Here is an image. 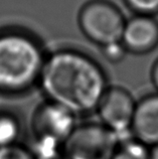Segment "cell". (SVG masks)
Returning <instances> with one entry per match:
<instances>
[{
	"mask_svg": "<svg viewBox=\"0 0 158 159\" xmlns=\"http://www.w3.org/2000/svg\"><path fill=\"white\" fill-rule=\"evenodd\" d=\"M38 84L47 100L76 115L97 110L108 90L101 66L74 51L56 52L45 58Z\"/></svg>",
	"mask_w": 158,
	"mask_h": 159,
	"instance_id": "obj_1",
	"label": "cell"
},
{
	"mask_svg": "<svg viewBox=\"0 0 158 159\" xmlns=\"http://www.w3.org/2000/svg\"><path fill=\"white\" fill-rule=\"evenodd\" d=\"M45 57L39 44L21 31L0 33V93L20 94L38 84Z\"/></svg>",
	"mask_w": 158,
	"mask_h": 159,
	"instance_id": "obj_2",
	"label": "cell"
},
{
	"mask_svg": "<svg viewBox=\"0 0 158 159\" xmlns=\"http://www.w3.org/2000/svg\"><path fill=\"white\" fill-rule=\"evenodd\" d=\"M79 22L85 35L102 47L120 43L126 24L121 12L103 0L86 4L80 12Z\"/></svg>",
	"mask_w": 158,
	"mask_h": 159,
	"instance_id": "obj_3",
	"label": "cell"
},
{
	"mask_svg": "<svg viewBox=\"0 0 158 159\" xmlns=\"http://www.w3.org/2000/svg\"><path fill=\"white\" fill-rule=\"evenodd\" d=\"M76 116L60 104L48 100L41 103L33 112L30 121L34 143L65 146L78 126Z\"/></svg>",
	"mask_w": 158,
	"mask_h": 159,
	"instance_id": "obj_4",
	"label": "cell"
},
{
	"mask_svg": "<svg viewBox=\"0 0 158 159\" xmlns=\"http://www.w3.org/2000/svg\"><path fill=\"white\" fill-rule=\"evenodd\" d=\"M119 136L101 123L78 125L64 146L70 159H112Z\"/></svg>",
	"mask_w": 158,
	"mask_h": 159,
	"instance_id": "obj_5",
	"label": "cell"
},
{
	"mask_svg": "<svg viewBox=\"0 0 158 159\" xmlns=\"http://www.w3.org/2000/svg\"><path fill=\"white\" fill-rule=\"evenodd\" d=\"M137 102L122 88H108L97 108L100 123L119 136L131 134Z\"/></svg>",
	"mask_w": 158,
	"mask_h": 159,
	"instance_id": "obj_6",
	"label": "cell"
},
{
	"mask_svg": "<svg viewBox=\"0 0 158 159\" xmlns=\"http://www.w3.org/2000/svg\"><path fill=\"white\" fill-rule=\"evenodd\" d=\"M121 43L133 52H150L158 43V23L148 15L134 16L126 21Z\"/></svg>",
	"mask_w": 158,
	"mask_h": 159,
	"instance_id": "obj_7",
	"label": "cell"
},
{
	"mask_svg": "<svg viewBox=\"0 0 158 159\" xmlns=\"http://www.w3.org/2000/svg\"><path fill=\"white\" fill-rule=\"evenodd\" d=\"M131 134L149 147L158 145V94L137 102Z\"/></svg>",
	"mask_w": 158,
	"mask_h": 159,
	"instance_id": "obj_8",
	"label": "cell"
},
{
	"mask_svg": "<svg viewBox=\"0 0 158 159\" xmlns=\"http://www.w3.org/2000/svg\"><path fill=\"white\" fill-rule=\"evenodd\" d=\"M151 147L132 136L121 137L112 159H150Z\"/></svg>",
	"mask_w": 158,
	"mask_h": 159,
	"instance_id": "obj_9",
	"label": "cell"
},
{
	"mask_svg": "<svg viewBox=\"0 0 158 159\" xmlns=\"http://www.w3.org/2000/svg\"><path fill=\"white\" fill-rule=\"evenodd\" d=\"M21 125L10 112L0 111V148L18 143Z\"/></svg>",
	"mask_w": 158,
	"mask_h": 159,
	"instance_id": "obj_10",
	"label": "cell"
},
{
	"mask_svg": "<svg viewBox=\"0 0 158 159\" xmlns=\"http://www.w3.org/2000/svg\"><path fill=\"white\" fill-rule=\"evenodd\" d=\"M34 159H70L64 146H53L34 143L31 149Z\"/></svg>",
	"mask_w": 158,
	"mask_h": 159,
	"instance_id": "obj_11",
	"label": "cell"
},
{
	"mask_svg": "<svg viewBox=\"0 0 158 159\" xmlns=\"http://www.w3.org/2000/svg\"><path fill=\"white\" fill-rule=\"evenodd\" d=\"M0 159H34L30 148L20 143L0 148Z\"/></svg>",
	"mask_w": 158,
	"mask_h": 159,
	"instance_id": "obj_12",
	"label": "cell"
},
{
	"mask_svg": "<svg viewBox=\"0 0 158 159\" xmlns=\"http://www.w3.org/2000/svg\"><path fill=\"white\" fill-rule=\"evenodd\" d=\"M128 6L140 15L158 13V0H125Z\"/></svg>",
	"mask_w": 158,
	"mask_h": 159,
	"instance_id": "obj_13",
	"label": "cell"
},
{
	"mask_svg": "<svg viewBox=\"0 0 158 159\" xmlns=\"http://www.w3.org/2000/svg\"><path fill=\"white\" fill-rule=\"evenodd\" d=\"M127 49L123 45V43H111L103 47V52L104 56L108 61L111 62H117L123 60V57H125V52Z\"/></svg>",
	"mask_w": 158,
	"mask_h": 159,
	"instance_id": "obj_14",
	"label": "cell"
},
{
	"mask_svg": "<svg viewBox=\"0 0 158 159\" xmlns=\"http://www.w3.org/2000/svg\"><path fill=\"white\" fill-rule=\"evenodd\" d=\"M152 81L156 89L158 90V61L155 64L154 68L152 70Z\"/></svg>",
	"mask_w": 158,
	"mask_h": 159,
	"instance_id": "obj_15",
	"label": "cell"
},
{
	"mask_svg": "<svg viewBox=\"0 0 158 159\" xmlns=\"http://www.w3.org/2000/svg\"><path fill=\"white\" fill-rule=\"evenodd\" d=\"M150 159H158V145L151 147L150 151Z\"/></svg>",
	"mask_w": 158,
	"mask_h": 159,
	"instance_id": "obj_16",
	"label": "cell"
}]
</instances>
